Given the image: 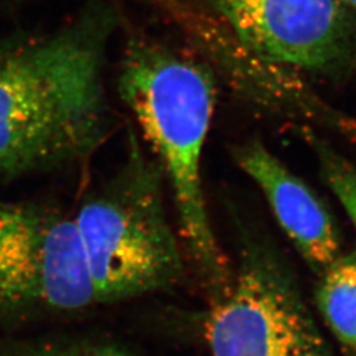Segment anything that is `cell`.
I'll return each instance as SVG.
<instances>
[{"instance_id": "8992f818", "label": "cell", "mask_w": 356, "mask_h": 356, "mask_svg": "<svg viewBox=\"0 0 356 356\" xmlns=\"http://www.w3.org/2000/svg\"><path fill=\"white\" fill-rule=\"evenodd\" d=\"M234 38L284 69L342 76L356 65V15L344 0H210Z\"/></svg>"}, {"instance_id": "3957f363", "label": "cell", "mask_w": 356, "mask_h": 356, "mask_svg": "<svg viewBox=\"0 0 356 356\" xmlns=\"http://www.w3.org/2000/svg\"><path fill=\"white\" fill-rule=\"evenodd\" d=\"M128 140L123 164L74 216L98 304L165 288L184 268L161 166Z\"/></svg>"}, {"instance_id": "277c9868", "label": "cell", "mask_w": 356, "mask_h": 356, "mask_svg": "<svg viewBox=\"0 0 356 356\" xmlns=\"http://www.w3.org/2000/svg\"><path fill=\"white\" fill-rule=\"evenodd\" d=\"M238 226L239 264L204 321L213 356H331L275 247Z\"/></svg>"}, {"instance_id": "52a82bcc", "label": "cell", "mask_w": 356, "mask_h": 356, "mask_svg": "<svg viewBox=\"0 0 356 356\" xmlns=\"http://www.w3.org/2000/svg\"><path fill=\"white\" fill-rule=\"evenodd\" d=\"M234 160L267 198L277 223L296 250L321 273L341 254V236L330 210L260 140L244 141Z\"/></svg>"}, {"instance_id": "7a4b0ae2", "label": "cell", "mask_w": 356, "mask_h": 356, "mask_svg": "<svg viewBox=\"0 0 356 356\" xmlns=\"http://www.w3.org/2000/svg\"><path fill=\"white\" fill-rule=\"evenodd\" d=\"M118 91L151 144L173 195L179 239L216 298L232 277L209 216L202 177L216 113V76L189 56L135 40L119 67Z\"/></svg>"}, {"instance_id": "8fae6325", "label": "cell", "mask_w": 356, "mask_h": 356, "mask_svg": "<svg viewBox=\"0 0 356 356\" xmlns=\"http://www.w3.org/2000/svg\"><path fill=\"white\" fill-rule=\"evenodd\" d=\"M344 3L356 13V0H344Z\"/></svg>"}, {"instance_id": "6da1fadb", "label": "cell", "mask_w": 356, "mask_h": 356, "mask_svg": "<svg viewBox=\"0 0 356 356\" xmlns=\"http://www.w3.org/2000/svg\"><path fill=\"white\" fill-rule=\"evenodd\" d=\"M113 26L97 10L51 36L0 45V177L70 165L101 147Z\"/></svg>"}, {"instance_id": "7c38bea8", "label": "cell", "mask_w": 356, "mask_h": 356, "mask_svg": "<svg viewBox=\"0 0 356 356\" xmlns=\"http://www.w3.org/2000/svg\"><path fill=\"white\" fill-rule=\"evenodd\" d=\"M354 139H355V141H356V128H355V132H354Z\"/></svg>"}, {"instance_id": "5b68a950", "label": "cell", "mask_w": 356, "mask_h": 356, "mask_svg": "<svg viewBox=\"0 0 356 356\" xmlns=\"http://www.w3.org/2000/svg\"><path fill=\"white\" fill-rule=\"evenodd\" d=\"M97 304L74 218L53 207L0 204V313Z\"/></svg>"}, {"instance_id": "ba28073f", "label": "cell", "mask_w": 356, "mask_h": 356, "mask_svg": "<svg viewBox=\"0 0 356 356\" xmlns=\"http://www.w3.org/2000/svg\"><path fill=\"white\" fill-rule=\"evenodd\" d=\"M317 302L337 339L356 353V250L339 254L322 272Z\"/></svg>"}, {"instance_id": "9c48e42d", "label": "cell", "mask_w": 356, "mask_h": 356, "mask_svg": "<svg viewBox=\"0 0 356 356\" xmlns=\"http://www.w3.org/2000/svg\"><path fill=\"white\" fill-rule=\"evenodd\" d=\"M318 157L321 175L332 194L343 206L356 229V165L329 144L310 138Z\"/></svg>"}, {"instance_id": "30bf717a", "label": "cell", "mask_w": 356, "mask_h": 356, "mask_svg": "<svg viewBox=\"0 0 356 356\" xmlns=\"http://www.w3.org/2000/svg\"><path fill=\"white\" fill-rule=\"evenodd\" d=\"M0 356H127L104 346L65 344H3Z\"/></svg>"}]
</instances>
